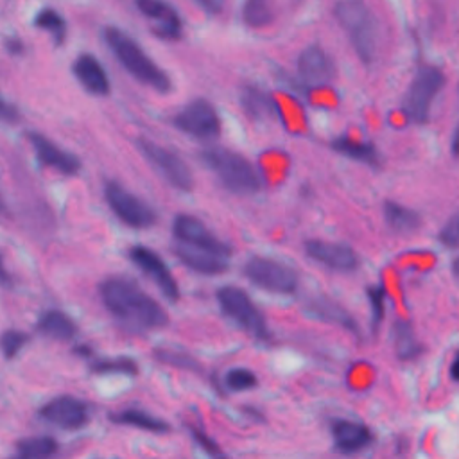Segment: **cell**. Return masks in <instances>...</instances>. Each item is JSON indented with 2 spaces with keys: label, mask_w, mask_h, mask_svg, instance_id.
I'll return each mask as SVG.
<instances>
[{
  "label": "cell",
  "mask_w": 459,
  "mask_h": 459,
  "mask_svg": "<svg viewBox=\"0 0 459 459\" xmlns=\"http://www.w3.org/2000/svg\"><path fill=\"white\" fill-rule=\"evenodd\" d=\"M99 296L106 311L131 330L147 332L167 325L163 307L128 279H106L99 286Z\"/></svg>",
  "instance_id": "obj_1"
},
{
  "label": "cell",
  "mask_w": 459,
  "mask_h": 459,
  "mask_svg": "<svg viewBox=\"0 0 459 459\" xmlns=\"http://www.w3.org/2000/svg\"><path fill=\"white\" fill-rule=\"evenodd\" d=\"M334 15L357 58L366 65L373 63L380 46V26L370 6L364 0H338Z\"/></svg>",
  "instance_id": "obj_2"
},
{
  "label": "cell",
  "mask_w": 459,
  "mask_h": 459,
  "mask_svg": "<svg viewBox=\"0 0 459 459\" xmlns=\"http://www.w3.org/2000/svg\"><path fill=\"white\" fill-rule=\"evenodd\" d=\"M104 42L108 49L113 53L117 62L140 83L146 87L167 94L171 92V79L169 76L146 54V51L122 29L106 28L104 29Z\"/></svg>",
  "instance_id": "obj_3"
},
{
  "label": "cell",
  "mask_w": 459,
  "mask_h": 459,
  "mask_svg": "<svg viewBox=\"0 0 459 459\" xmlns=\"http://www.w3.org/2000/svg\"><path fill=\"white\" fill-rule=\"evenodd\" d=\"M199 158L203 165L210 169L230 192L248 196L257 194L263 188L261 172L250 160H246L239 153L221 147H210L204 149Z\"/></svg>",
  "instance_id": "obj_4"
},
{
  "label": "cell",
  "mask_w": 459,
  "mask_h": 459,
  "mask_svg": "<svg viewBox=\"0 0 459 459\" xmlns=\"http://www.w3.org/2000/svg\"><path fill=\"white\" fill-rule=\"evenodd\" d=\"M215 298L222 314L228 320H232L239 329H243L255 339L264 341L270 338L266 318L246 291L236 286H224L217 289Z\"/></svg>",
  "instance_id": "obj_5"
},
{
  "label": "cell",
  "mask_w": 459,
  "mask_h": 459,
  "mask_svg": "<svg viewBox=\"0 0 459 459\" xmlns=\"http://www.w3.org/2000/svg\"><path fill=\"white\" fill-rule=\"evenodd\" d=\"M243 271L254 286L273 295H293L298 289V273L270 257H252Z\"/></svg>",
  "instance_id": "obj_6"
},
{
  "label": "cell",
  "mask_w": 459,
  "mask_h": 459,
  "mask_svg": "<svg viewBox=\"0 0 459 459\" xmlns=\"http://www.w3.org/2000/svg\"><path fill=\"white\" fill-rule=\"evenodd\" d=\"M445 85V78L436 67H421L418 69L411 88L405 96V113L413 122H425L429 119L430 108L438 94Z\"/></svg>",
  "instance_id": "obj_7"
},
{
  "label": "cell",
  "mask_w": 459,
  "mask_h": 459,
  "mask_svg": "<svg viewBox=\"0 0 459 459\" xmlns=\"http://www.w3.org/2000/svg\"><path fill=\"white\" fill-rule=\"evenodd\" d=\"M137 147L142 156L153 165V169L174 188L181 192H188L194 187V178L188 165L172 151L158 146L151 140H137Z\"/></svg>",
  "instance_id": "obj_8"
},
{
  "label": "cell",
  "mask_w": 459,
  "mask_h": 459,
  "mask_svg": "<svg viewBox=\"0 0 459 459\" xmlns=\"http://www.w3.org/2000/svg\"><path fill=\"white\" fill-rule=\"evenodd\" d=\"M104 197L112 212L129 228L144 230L156 222L154 210L138 196L131 194L128 188L115 181L106 183Z\"/></svg>",
  "instance_id": "obj_9"
},
{
  "label": "cell",
  "mask_w": 459,
  "mask_h": 459,
  "mask_svg": "<svg viewBox=\"0 0 459 459\" xmlns=\"http://www.w3.org/2000/svg\"><path fill=\"white\" fill-rule=\"evenodd\" d=\"M174 126L196 138L210 140L221 133V122L215 108L204 99H194L174 117Z\"/></svg>",
  "instance_id": "obj_10"
},
{
  "label": "cell",
  "mask_w": 459,
  "mask_h": 459,
  "mask_svg": "<svg viewBox=\"0 0 459 459\" xmlns=\"http://www.w3.org/2000/svg\"><path fill=\"white\" fill-rule=\"evenodd\" d=\"M172 236L179 245L194 246L199 250H206L210 254L221 255V257H230V246L224 245L221 239H217L210 230L204 226L203 221H199L194 215L188 213H179L172 221Z\"/></svg>",
  "instance_id": "obj_11"
},
{
  "label": "cell",
  "mask_w": 459,
  "mask_h": 459,
  "mask_svg": "<svg viewBox=\"0 0 459 459\" xmlns=\"http://www.w3.org/2000/svg\"><path fill=\"white\" fill-rule=\"evenodd\" d=\"M129 259L160 289V293L169 302L179 300V288L174 280V275L171 273L165 261L154 250L137 245L129 250Z\"/></svg>",
  "instance_id": "obj_12"
},
{
  "label": "cell",
  "mask_w": 459,
  "mask_h": 459,
  "mask_svg": "<svg viewBox=\"0 0 459 459\" xmlns=\"http://www.w3.org/2000/svg\"><path fill=\"white\" fill-rule=\"evenodd\" d=\"M38 414L47 423L65 430L83 429L90 421L88 404L71 395H62L49 400L46 405H42Z\"/></svg>",
  "instance_id": "obj_13"
},
{
  "label": "cell",
  "mask_w": 459,
  "mask_h": 459,
  "mask_svg": "<svg viewBox=\"0 0 459 459\" xmlns=\"http://www.w3.org/2000/svg\"><path fill=\"white\" fill-rule=\"evenodd\" d=\"M298 76L304 87L321 88L334 81L336 67L332 58L321 47L311 46L298 58Z\"/></svg>",
  "instance_id": "obj_14"
},
{
  "label": "cell",
  "mask_w": 459,
  "mask_h": 459,
  "mask_svg": "<svg viewBox=\"0 0 459 459\" xmlns=\"http://www.w3.org/2000/svg\"><path fill=\"white\" fill-rule=\"evenodd\" d=\"M305 254L316 261L318 264L339 271V273H352L359 268V257L355 252L341 243H327V241H307Z\"/></svg>",
  "instance_id": "obj_15"
},
{
  "label": "cell",
  "mask_w": 459,
  "mask_h": 459,
  "mask_svg": "<svg viewBox=\"0 0 459 459\" xmlns=\"http://www.w3.org/2000/svg\"><path fill=\"white\" fill-rule=\"evenodd\" d=\"M140 13L154 22V33L162 40L174 42L181 37V17L167 0H135Z\"/></svg>",
  "instance_id": "obj_16"
},
{
  "label": "cell",
  "mask_w": 459,
  "mask_h": 459,
  "mask_svg": "<svg viewBox=\"0 0 459 459\" xmlns=\"http://www.w3.org/2000/svg\"><path fill=\"white\" fill-rule=\"evenodd\" d=\"M330 432H332L336 450L346 455L359 454L361 450L368 448L373 441V434L370 427H366L361 421H354L346 418L334 420L330 425Z\"/></svg>",
  "instance_id": "obj_17"
},
{
  "label": "cell",
  "mask_w": 459,
  "mask_h": 459,
  "mask_svg": "<svg viewBox=\"0 0 459 459\" xmlns=\"http://www.w3.org/2000/svg\"><path fill=\"white\" fill-rule=\"evenodd\" d=\"M29 142H31V146L37 153V158L46 167H51V169L65 174V176H74V174L79 172L81 162L78 160V156H74L69 151H63L53 140H49L47 137H44L40 133H31Z\"/></svg>",
  "instance_id": "obj_18"
},
{
  "label": "cell",
  "mask_w": 459,
  "mask_h": 459,
  "mask_svg": "<svg viewBox=\"0 0 459 459\" xmlns=\"http://www.w3.org/2000/svg\"><path fill=\"white\" fill-rule=\"evenodd\" d=\"M72 72L81 87L92 96H108L110 94V78L103 63L92 54H81L76 58Z\"/></svg>",
  "instance_id": "obj_19"
},
{
  "label": "cell",
  "mask_w": 459,
  "mask_h": 459,
  "mask_svg": "<svg viewBox=\"0 0 459 459\" xmlns=\"http://www.w3.org/2000/svg\"><path fill=\"white\" fill-rule=\"evenodd\" d=\"M174 254L176 257L192 271L199 273V275H221L228 270V259L210 254L206 250H199L194 246H187V245H176L174 246Z\"/></svg>",
  "instance_id": "obj_20"
},
{
  "label": "cell",
  "mask_w": 459,
  "mask_h": 459,
  "mask_svg": "<svg viewBox=\"0 0 459 459\" xmlns=\"http://www.w3.org/2000/svg\"><path fill=\"white\" fill-rule=\"evenodd\" d=\"M37 329L40 334H44L46 338L56 339V341H67L72 339L78 334V327L74 323V320L56 309H51L47 313H44L38 318Z\"/></svg>",
  "instance_id": "obj_21"
},
{
  "label": "cell",
  "mask_w": 459,
  "mask_h": 459,
  "mask_svg": "<svg viewBox=\"0 0 459 459\" xmlns=\"http://www.w3.org/2000/svg\"><path fill=\"white\" fill-rule=\"evenodd\" d=\"M241 104L246 110V113L254 119L266 121L280 115V110L277 103L261 88L255 87H246L241 94Z\"/></svg>",
  "instance_id": "obj_22"
},
{
  "label": "cell",
  "mask_w": 459,
  "mask_h": 459,
  "mask_svg": "<svg viewBox=\"0 0 459 459\" xmlns=\"http://www.w3.org/2000/svg\"><path fill=\"white\" fill-rule=\"evenodd\" d=\"M110 418L117 425H126V427H133V429L146 430V432L162 434V432L169 430L167 421H163L142 409H122L119 413H113Z\"/></svg>",
  "instance_id": "obj_23"
},
{
  "label": "cell",
  "mask_w": 459,
  "mask_h": 459,
  "mask_svg": "<svg viewBox=\"0 0 459 459\" xmlns=\"http://www.w3.org/2000/svg\"><path fill=\"white\" fill-rule=\"evenodd\" d=\"M384 219H386L388 226L398 234H409L420 226L418 212L411 210L409 206L393 203V201H388L384 204Z\"/></svg>",
  "instance_id": "obj_24"
},
{
  "label": "cell",
  "mask_w": 459,
  "mask_h": 459,
  "mask_svg": "<svg viewBox=\"0 0 459 459\" xmlns=\"http://www.w3.org/2000/svg\"><path fill=\"white\" fill-rule=\"evenodd\" d=\"M391 336H393L395 352L402 361H413L420 355L421 346L414 336L413 327L407 321H396Z\"/></svg>",
  "instance_id": "obj_25"
},
{
  "label": "cell",
  "mask_w": 459,
  "mask_h": 459,
  "mask_svg": "<svg viewBox=\"0 0 459 459\" xmlns=\"http://www.w3.org/2000/svg\"><path fill=\"white\" fill-rule=\"evenodd\" d=\"M332 147L355 160V162H363V163H368V165H377L379 163V153L375 149L373 144H368V142H357V140H352L348 137H341L338 140L332 142Z\"/></svg>",
  "instance_id": "obj_26"
},
{
  "label": "cell",
  "mask_w": 459,
  "mask_h": 459,
  "mask_svg": "<svg viewBox=\"0 0 459 459\" xmlns=\"http://www.w3.org/2000/svg\"><path fill=\"white\" fill-rule=\"evenodd\" d=\"M58 452V441L51 436L28 438L17 446V459H51Z\"/></svg>",
  "instance_id": "obj_27"
},
{
  "label": "cell",
  "mask_w": 459,
  "mask_h": 459,
  "mask_svg": "<svg viewBox=\"0 0 459 459\" xmlns=\"http://www.w3.org/2000/svg\"><path fill=\"white\" fill-rule=\"evenodd\" d=\"M275 10L273 0H245L243 21L248 28L261 29L273 22Z\"/></svg>",
  "instance_id": "obj_28"
},
{
  "label": "cell",
  "mask_w": 459,
  "mask_h": 459,
  "mask_svg": "<svg viewBox=\"0 0 459 459\" xmlns=\"http://www.w3.org/2000/svg\"><path fill=\"white\" fill-rule=\"evenodd\" d=\"M35 26L38 29L49 33L56 44H62L67 37V22L54 10H42L35 19Z\"/></svg>",
  "instance_id": "obj_29"
},
{
  "label": "cell",
  "mask_w": 459,
  "mask_h": 459,
  "mask_svg": "<svg viewBox=\"0 0 459 459\" xmlns=\"http://www.w3.org/2000/svg\"><path fill=\"white\" fill-rule=\"evenodd\" d=\"M92 370L99 375H135L138 371L137 363L129 357L103 359L92 364Z\"/></svg>",
  "instance_id": "obj_30"
},
{
  "label": "cell",
  "mask_w": 459,
  "mask_h": 459,
  "mask_svg": "<svg viewBox=\"0 0 459 459\" xmlns=\"http://www.w3.org/2000/svg\"><path fill=\"white\" fill-rule=\"evenodd\" d=\"M224 386L230 391H248L257 386V377L248 368H232L224 375Z\"/></svg>",
  "instance_id": "obj_31"
},
{
  "label": "cell",
  "mask_w": 459,
  "mask_h": 459,
  "mask_svg": "<svg viewBox=\"0 0 459 459\" xmlns=\"http://www.w3.org/2000/svg\"><path fill=\"white\" fill-rule=\"evenodd\" d=\"M28 341H29V336L26 332L17 329L6 330L3 332V336H0V352H3L6 359H15L24 350Z\"/></svg>",
  "instance_id": "obj_32"
},
{
  "label": "cell",
  "mask_w": 459,
  "mask_h": 459,
  "mask_svg": "<svg viewBox=\"0 0 459 459\" xmlns=\"http://www.w3.org/2000/svg\"><path fill=\"white\" fill-rule=\"evenodd\" d=\"M309 309H313V314L320 320H329V321H338L348 329H354V320L341 311V307L334 305L332 302H314Z\"/></svg>",
  "instance_id": "obj_33"
},
{
  "label": "cell",
  "mask_w": 459,
  "mask_h": 459,
  "mask_svg": "<svg viewBox=\"0 0 459 459\" xmlns=\"http://www.w3.org/2000/svg\"><path fill=\"white\" fill-rule=\"evenodd\" d=\"M156 359L165 363V364H171L174 368H187V370H197L199 364L196 359L188 357L187 354L183 352H171V350H158L156 354Z\"/></svg>",
  "instance_id": "obj_34"
},
{
  "label": "cell",
  "mask_w": 459,
  "mask_h": 459,
  "mask_svg": "<svg viewBox=\"0 0 459 459\" xmlns=\"http://www.w3.org/2000/svg\"><path fill=\"white\" fill-rule=\"evenodd\" d=\"M368 300L371 307V318L379 325L386 314V291L379 286H373L368 289Z\"/></svg>",
  "instance_id": "obj_35"
},
{
  "label": "cell",
  "mask_w": 459,
  "mask_h": 459,
  "mask_svg": "<svg viewBox=\"0 0 459 459\" xmlns=\"http://www.w3.org/2000/svg\"><path fill=\"white\" fill-rule=\"evenodd\" d=\"M439 239L443 245L450 246V248H457L459 246V212L455 215H452L445 226L441 228Z\"/></svg>",
  "instance_id": "obj_36"
},
{
  "label": "cell",
  "mask_w": 459,
  "mask_h": 459,
  "mask_svg": "<svg viewBox=\"0 0 459 459\" xmlns=\"http://www.w3.org/2000/svg\"><path fill=\"white\" fill-rule=\"evenodd\" d=\"M190 434H192V439L197 443V446L203 448L210 457H213V459H221V457H222L221 448L217 446V443H215L206 432H203V430L192 427V429H190Z\"/></svg>",
  "instance_id": "obj_37"
},
{
  "label": "cell",
  "mask_w": 459,
  "mask_h": 459,
  "mask_svg": "<svg viewBox=\"0 0 459 459\" xmlns=\"http://www.w3.org/2000/svg\"><path fill=\"white\" fill-rule=\"evenodd\" d=\"M21 113L17 110V106H13L12 103H8L3 96H0V122H8V124H15L19 122Z\"/></svg>",
  "instance_id": "obj_38"
},
{
  "label": "cell",
  "mask_w": 459,
  "mask_h": 459,
  "mask_svg": "<svg viewBox=\"0 0 459 459\" xmlns=\"http://www.w3.org/2000/svg\"><path fill=\"white\" fill-rule=\"evenodd\" d=\"M194 3L208 15H217L224 6V0H194Z\"/></svg>",
  "instance_id": "obj_39"
},
{
  "label": "cell",
  "mask_w": 459,
  "mask_h": 459,
  "mask_svg": "<svg viewBox=\"0 0 459 459\" xmlns=\"http://www.w3.org/2000/svg\"><path fill=\"white\" fill-rule=\"evenodd\" d=\"M12 284V277L4 266L3 257H0V286H10Z\"/></svg>",
  "instance_id": "obj_40"
},
{
  "label": "cell",
  "mask_w": 459,
  "mask_h": 459,
  "mask_svg": "<svg viewBox=\"0 0 459 459\" xmlns=\"http://www.w3.org/2000/svg\"><path fill=\"white\" fill-rule=\"evenodd\" d=\"M8 51H10L12 54H21V53L24 51V46H22L21 40L12 38V40H8Z\"/></svg>",
  "instance_id": "obj_41"
},
{
  "label": "cell",
  "mask_w": 459,
  "mask_h": 459,
  "mask_svg": "<svg viewBox=\"0 0 459 459\" xmlns=\"http://www.w3.org/2000/svg\"><path fill=\"white\" fill-rule=\"evenodd\" d=\"M450 375L454 380L459 382V354L455 355V359L452 361V366H450Z\"/></svg>",
  "instance_id": "obj_42"
},
{
  "label": "cell",
  "mask_w": 459,
  "mask_h": 459,
  "mask_svg": "<svg viewBox=\"0 0 459 459\" xmlns=\"http://www.w3.org/2000/svg\"><path fill=\"white\" fill-rule=\"evenodd\" d=\"M452 271L455 275V279H459V257L454 261V266H452Z\"/></svg>",
  "instance_id": "obj_43"
},
{
  "label": "cell",
  "mask_w": 459,
  "mask_h": 459,
  "mask_svg": "<svg viewBox=\"0 0 459 459\" xmlns=\"http://www.w3.org/2000/svg\"><path fill=\"white\" fill-rule=\"evenodd\" d=\"M454 153L459 154V129H457V135H455V138H454Z\"/></svg>",
  "instance_id": "obj_44"
}]
</instances>
